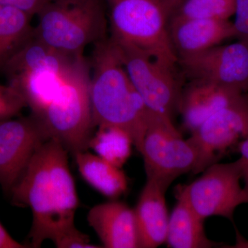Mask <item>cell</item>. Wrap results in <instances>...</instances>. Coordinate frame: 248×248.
<instances>
[{
  "mask_svg": "<svg viewBox=\"0 0 248 248\" xmlns=\"http://www.w3.org/2000/svg\"><path fill=\"white\" fill-rule=\"evenodd\" d=\"M68 151L50 139L32 156L10 193L14 205L28 207L32 215L28 239L38 248L46 240L58 248H97L75 226L79 199L68 165Z\"/></svg>",
  "mask_w": 248,
  "mask_h": 248,
  "instance_id": "obj_1",
  "label": "cell"
},
{
  "mask_svg": "<svg viewBox=\"0 0 248 248\" xmlns=\"http://www.w3.org/2000/svg\"><path fill=\"white\" fill-rule=\"evenodd\" d=\"M93 46L89 61L93 125L122 129L141 153L150 110L133 86L110 37Z\"/></svg>",
  "mask_w": 248,
  "mask_h": 248,
  "instance_id": "obj_2",
  "label": "cell"
},
{
  "mask_svg": "<svg viewBox=\"0 0 248 248\" xmlns=\"http://www.w3.org/2000/svg\"><path fill=\"white\" fill-rule=\"evenodd\" d=\"M37 16L35 35L69 55H83L87 46L108 37L102 0H50Z\"/></svg>",
  "mask_w": 248,
  "mask_h": 248,
  "instance_id": "obj_3",
  "label": "cell"
},
{
  "mask_svg": "<svg viewBox=\"0 0 248 248\" xmlns=\"http://www.w3.org/2000/svg\"><path fill=\"white\" fill-rule=\"evenodd\" d=\"M90 77L89 62L82 56L53 100L37 117L49 139L57 140L73 155L87 151L94 128Z\"/></svg>",
  "mask_w": 248,
  "mask_h": 248,
  "instance_id": "obj_4",
  "label": "cell"
},
{
  "mask_svg": "<svg viewBox=\"0 0 248 248\" xmlns=\"http://www.w3.org/2000/svg\"><path fill=\"white\" fill-rule=\"evenodd\" d=\"M109 37L133 46L175 68L178 58L170 39L169 16L161 0H106Z\"/></svg>",
  "mask_w": 248,
  "mask_h": 248,
  "instance_id": "obj_5",
  "label": "cell"
},
{
  "mask_svg": "<svg viewBox=\"0 0 248 248\" xmlns=\"http://www.w3.org/2000/svg\"><path fill=\"white\" fill-rule=\"evenodd\" d=\"M141 154L147 179L171 185L182 174L192 172L197 162L193 143L184 140L167 116L150 111Z\"/></svg>",
  "mask_w": 248,
  "mask_h": 248,
  "instance_id": "obj_6",
  "label": "cell"
},
{
  "mask_svg": "<svg viewBox=\"0 0 248 248\" xmlns=\"http://www.w3.org/2000/svg\"><path fill=\"white\" fill-rule=\"evenodd\" d=\"M112 41L117 46L129 78L147 108L172 120L174 115L179 113V99L183 89L175 68L161 63L133 46Z\"/></svg>",
  "mask_w": 248,
  "mask_h": 248,
  "instance_id": "obj_7",
  "label": "cell"
},
{
  "mask_svg": "<svg viewBox=\"0 0 248 248\" xmlns=\"http://www.w3.org/2000/svg\"><path fill=\"white\" fill-rule=\"evenodd\" d=\"M202 173L195 182L184 186L192 208L205 220L217 216L234 221L236 209L246 203L241 186L243 178L241 159L226 164L215 163Z\"/></svg>",
  "mask_w": 248,
  "mask_h": 248,
  "instance_id": "obj_8",
  "label": "cell"
},
{
  "mask_svg": "<svg viewBox=\"0 0 248 248\" xmlns=\"http://www.w3.org/2000/svg\"><path fill=\"white\" fill-rule=\"evenodd\" d=\"M248 135V94L217 111L205 121L189 140L197 152V162L192 172L200 174L210 165L218 162L228 149Z\"/></svg>",
  "mask_w": 248,
  "mask_h": 248,
  "instance_id": "obj_9",
  "label": "cell"
},
{
  "mask_svg": "<svg viewBox=\"0 0 248 248\" xmlns=\"http://www.w3.org/2000/svg\"><path fill=\"white\" fill-rule=\"evenodd\" d=\"M189 81H208L248 93V46L238 40L178 59Z\"/></svg>",
  "mask_w": 248,
  "mask_h": 248,
  "instance_id": "obj_10",
  "label": "cell"
},
{
  "mask_svg": "<svg viewBox=\"0 0 248 248\" xmlns=\"http://www.w3.org/2000/svg\"><path fill=\"white\" fill-rule=\"evenodd\" d=\"M50 140L41 121L27 117L0 121V186L9 195L32 156Z\"/></svg>",
  "mask_w": 248,
  "mask_h": 248,
  "instance_id": "obj_11",
  "label": "cell"
},
{
  "mask_svg": "<svg viewBox=\"0 0 248 248\" xmlns=\"http://www.w3.org/2000/svg\"><path fill=\"white\" fill-rule=\"evenodd\" d=\"M169 31L178 59L200 53L228 39L236 38L234 24L229 19L170 18Z\"/></svg>",
  "mask_w": 248,
  "mask_h": 248,
  "instance_id": "obj_12",
  "label": "cell"
},
{
  "mask_svg": "<svg viewBox=\"0 0 248 248\" xmlns=\"http://www.w3.org/2000/svg\"><path fill=\"white\" fill-rule=\"evenodd\" d=\"M87 221L103 247L140 248L134 209L126 203L111 201L94 205Z\"/></svg>",
  "mask_w": 248,
  "mask_h": 248,
  "instance_id": "obj_13",
  "label": "cell"
},
{
  "mask_svg": "<svg viewBox=\"0 0 248 248\" xmlns=\"http://www.w3.org/2000/svg\"><path fill=\"white\" fill-rule=\"evenodd\" d=\"M170 186L156 179H147L134 208L140 248H157L166 241L170 217L166 193Z\"/></svg>",
  "mask_w": 248,
  "mask_h": 248,
  "instance_id": "obj_14",
  "label": "cell"
},
{
  "mask_svg": "<svg viewBox=\"0 0 248 248\" xmlns=\"http://www.w3.org/2000/svg\"><path fill=\"white\" fill-rule=\"evenodd\" d=\"M244 93L208 82L190 81L183 86L179 113L186 130L191 133L217 111L236 100Z\"/></svg>",
  "mask_w": 248,
  "mask_h": 248,
  "instance_id": "obj_15",
  "label": "cell"
},
{
  "mask_svg": "<svg viewBox=\"0 0 248 248\" xmlns=\"http://www.w3.org/2000/svg\"><path fill=\"white\" fill-rule=\"evenodd\" d=\"M84 55H69L40 40L35 32L5 66L10 77L26 71H48L65 76L69 74Z\"/></svg>",
  "mask_w": 248,
  "mask_h": 248,
  "instance_id": "obj_16",
  "label": "cell"
},
{
  "mask_svg": "<svg viewBox=\"0 0 248 248\" xmlns=\"http://www.w3.org/2000/svg\"><path fill=\"white\" fill-rule=\"evenodd\" d=\"M177 203L169 218L166 242L171 248H211L223 246L209 239L205 219L199 216L186 197L184 186L178 190Z\"/></svg>",
  "mask_w": 248,
  "mask_h": 248,
  "instance_id": "obj_17",
  "label": "cell"
},
{
  "mask_svg": "<svg viewBox=\"0 0 248 248\" xmlns=\"http://www.w3.org/2000/svg\"><path fill=\"white\" fill-rule=\"evenodd\" d=\"M69 74L62 76L52 72L26 71L8 77V79L9 84L24 98L31 114L39 117L53 100Z\"/></svg>",
  "mask_w": 248,
  "mask_h": 248,
  "instance_id": "obj_18",
  "label": "cell"
},
{
  "mask_svg": "<svg viewBox=\"0 0 248 248\" xmlns=\"http://www.w3.org/2000/svg\"><path fill=\"white\" fill-rule=\"evenodd\" d=\"M74 155L81 177L102 195L116 199L128 190V179L121 168L87 151Z\"/></svg>",
  "mask_w": 248,
  "mask_h": 248,
  "instance_id": "obj_19",
  "label": "cell"
},
{
  "mask_svg": "<svg viewBox=\"0 0 248 248\" xmlns=\"http://www.w3.org/2000/svg\"><path fill=\"white\" fill-rule=\"evenodd\" d=\"M32 17L22 10L0 4V71L33 34Z\"/></svg>",
  "mask_w": 248,
  "mask_h": 248,
  "instance_id": "obj_20",
  "label": "cell"
},
{
  "mask_svg": "<svg viewBox=\"0 0 248 248\" xmlns=\"http://www.w3.org/2000/svg\"><path fill=\"white\" fill-rule=\"evenodd\" d=\"M133 146L126 132L112 126L98 127L89 143V148L96 155L121 169L130 157Z\"/></svg>",
  "mask_w": 248,
  "mask_h": 248,
  "instance_id": "obj_21",
  "label": "cell"
},
{
  "mask_svg": "<svg viewBox=\"0 0 248 248\" xmlns=\"http://www.w3.org/2000/svg\"><path fill=\"white\" fill-rule=\"evenodd\" d=\"M235 9L236 0H184L170 18L228 20Z\"/></svg>",
  "mask_w": 248,
  "mask_h": 248,
  "instance_id": "obj_22",
  "label": "cell"
},
{
  "mask_svg": "<svg viewBox=\"0 0 248 248\" xmlns=\"http://www.w3.org/2000/svg\"><path fill=\"white\" fill-rule=\"evenodd\" d=\"M25 108L27 103L14 86L0 84V121L16 117Z\"/></svg>",
  "mask_w": 248,
  "mask_h": 248,
  "instance_id": "obj_23",
  "label": "cell"
},
{
  "mask_svg": "<svg viewBox=\"0 0 248 248\" xmlns=\"http://www.w3.org/2000/svg\"><path fill=\"white\" fill-rule=\"evenodd\" d=\"M234 16L236 38L248 46V0H236Z\"/></svg>",
  "mask_w": 248,
  "mask_h": 248,
  "instance_id": "obj_24",
  "label": "cell"
},
{
  "mask_svg": "<svg viewBox=\"0 0 248 248\" xmlns=\"http://www.w3.org/2000/svg\"><path fill=\"white\" fill-rule=\"evenodd\" d=\"M50 0H0V4L22 10L32 17L37 16Z\"/></svg>",
  "mask_w": 248,
  "mask_h": 248,
  "instance_id": "obj_25",
  "label": "cell"
},
{
  "mask_svg": "<svg viewBox=\"0 0 248 248\" xmlns=\"http://www.w3.org/2000/svg\"><path fill=\"white\" fill-rule=\"evenodd\" d=\"M29 248L26 245L17 242L9 233L6 231L4 227L0 223V248Z\"/></svg>",
  "mask_w": 248,
  "mask_h": 248,
  "instance_id": "obj_26",
  "label": "cell"
},
{
  "mask_svg": "<svg viewBox=\"0 0 248 248\" xmlns=\"http://www.w3.org/2000/svg\"><path fill=\"white\" fill-rule=\"evenodd\" d=\"M238 149L241 154V163L243 166V174L248 172V135L244 140L239 142Z\"/></svg>",
  "mask_w": 248,
  "mask_h": 248,
  "instance_id": "obj_27",
  "label": "cell"
},
{
  "mask_svg": "<svg viewBox=\"0 0 248 248\" xmlns=\"http://www.w3.org/2000/svg\"><path fill=\"white\" fill-rule=\"evenodd\" d=\"M223 248H248V240L244 238L238 230H236V242L232 246L223 245Z\"/></svg>",
  "mask_w": 248,
  "mask_h": 248,
  "instance_id": "obj_28",
  "label": "cell"
},
{
  "mask_svg": "<svg viewBox=\"0 0 248 248\" xmlns=\"http://www.w3.org/2000/svg\"><path fill=\"white\" fill-rule=\"evenodd\" d=\"M161 1L164 4L170 18L176 9L180 6L184 0H161Z\"/></svg>",
  "mask_w": 248,
  "mask_h": 248,
  "instance_id": "obj_29",
  "label": "cell"
},
{
  "mask_svg": "<svg viewBox=\"0 0 248 248\" xmlns=\"http://www.w3.org/2000/svg\"><path fill=\"white\" fill-rule=\"evenodd\" d=\"M242 179H244V189L245 197H246V203H248V172L243 174Z\"/></svg>",
  "mask_w": 248,
  "mask_h": 248,
  "instance_id": "obj_30",
  "label": "cell"
},
{
  "mask_svg": "<svg viewBox=\"0 0 248 248\" xmlns=\"http://www.w3.org/2000/svg\"></svg>",
  "mask_w": 248,
  "mask_h": 248,
  "instance_id": "obj_31",
  "label": "cell"
}]
</instances>
